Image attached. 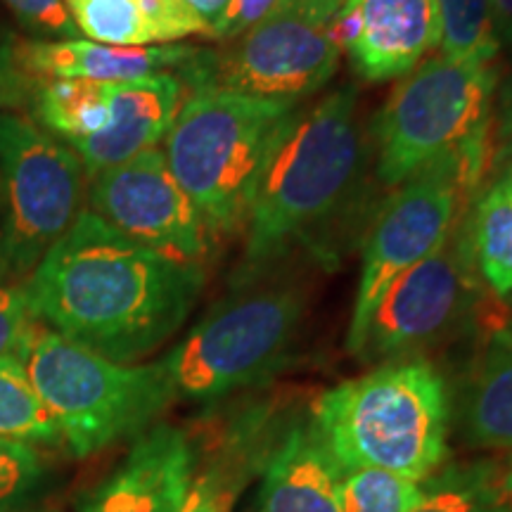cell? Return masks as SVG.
Listing matches in <instances>:
<instances>
[{"mask_svg":"<svg viewBox=\"0 0 512 512\" xmlns=\"http://www.w3.org/2000/svg\"><path fill=\"white\" fill-rule=\"evenodd\" d=\"M15 356L76 458L138 437L174 401L159 361L121 366L36 320Z\"/></svg>","mask_w":512,"mask_h":512,"instance_id":"cell-6","label":"cell"},{"mask_svg":"<svg viewBox=\"0 0 512 512\" xmlns=\"http://www.w3.org/2000/svg\"><path fill=\"white\" fill-rule=\"evenodd\" d=\"M34 88L36 81L15 60V46L0 43V107L27 105Z\"/></svg>","mask_w":512,"mask_h":512,"instance_id":"cell-32","label":"cell"},{"mask_svg":"<svg viewBox=\"0 0 512 512\" xmlns=\"http://www.w3.org/2000/svg\"><path fill=\"white\" fill-rule=\"evenodd\" d=\"M494 31L498 46H512V0H494Z\"/></svg>","mask_w":512,"mask_h":512,"instance_id":"cell-34","label":"cell"},{"mask_svg":"<svg viewBox=\"0 0 512 512\" xmlns=\"http://www.w3.org/2000/svg\"><path fill=\"white\" fill-rule=\"evenodd\" d=\"M420 486L422 496L411 512H491L484 460L441 467Z\"/></svg>","mask_w":512,"mask_h":512,"instance_id":"cell-26","label":"cell"},{"mask_svg":"<svg viewBox=\"0 0 512 512\" xmlns=\"http://www.w3.org/2000/svg\"><path fill=\"white\" fill-rule=\"evenodd\" d=\"M197 448L181 427L152 425L81 505V512H181L195 477Z\"/></svg>","mask_w":512,"mask_h":512,"instance_id":"cell-13","label":"cell"},{"mask_svg":"<svg viewBox=\"0 0 512 512\" xmlns=\"http://www.w3.org/2000/svg\"><path fill=\"white\" fill-rule=\"evenodd\" d=\"M339 55L328 24L292 3L235 38V46L223 53L200 48L176 76L192 91L214 88L247 98L302 102L335 76Z\"/></svg>","mask_w":512,"mask_h":512,"instance_id":"cell-10","label":"cell"},{"mask_svg":"<svg viewBox=\"0 0 512 512\" xmlns=\"http://www.w3.org/2000/svg\"><path fill=\"white\" fill-rule=\"evenodd\" d=\"M302 102L261 100L200 88L166 133V164L211 235L247 223L256 185Z\"/></svg>","mask_w":512,"mask_h":512,"instance_id":"cell-4","label":"cell"},{"mask_svg":"<svg viewBox=\"0 0 512 512\" xmlns=\"http://www.w3.org/2000/svg\"><path fill=\"white\" fill-rule=\"evenodd\" d=\"M88 202V211L126 238L169 259L200 264L209 233L157 147L95 174Z\"/></svg>","mask_w":512,"mask_h":512,"instance_id":"cell-12","label":"cell"},{"mask_svg":"<svg viewBox=\"0 0 512 512\" xmlns=\"http://www.w3.org/2000/svg\"><path fill=\"white\" fill-rule=\"evenodd\" d=\"M34 117L43 131L74 145L110 121V83L88 79H43L36 83Z\"/></svg>","mask_w":512,"mask_h":512,"instance_id":"cell-21","label":"cell"},{"mask_svg":"<svg viewBox=\"0 0 512 512\" xmlns=\"http://www.w3.org/2000/svg\"><path fill=\"white\" fill-rule=\"evenodd\" d=\"M297 3L302 5V8L309 12L313 19H318V22L328 24V19L335 15V12L342 8V5L347 3V0H297Z\"/></svg>","mask_w":512,"mask_h":512,"instance_id":"cell-35","label":"cell"},{"mask_svg":"<svg viewBox=\"0 0 512 512\" xmlns=\"http://www.w3.org/2000/svg\"><path fill=\"white\" fill-rule=\"evenodd\" d=\"M498 100H494V152H491V164L501 171H512V74L505 79L501 88H496Z\"/></svg>","mask_w":512,"mask_h":512,"instance_id":"cell-31","label":"cell"},{"mask_svg":"<svg viewBox=\"0 0 512 512\" xmlns=\"http://www.w3.org/2000/svg\"><path fill=\"white\" fill-rule=\"evenodd\" d=\"M439 55L458 62L491 64L498 55L494 0H434Z\"/></svg>","mask_w":512,"mask_h":512,"instance_id":"cell-23","label":"cell"},{"mask_svg":"<svg viewBox=\"0 0 512 512\" xmlns=\"http://www.w3.org/2000/svg\"><path fill=\"white\" fill-rule=\"evenodd\" d=\"M437 46L434 0H361V36L349 50L361 79H401Z\"/></svg>","mask_w":512,"mask_h":512,"instance_id":"cell-18","label":"cell"},{"mask_svg":"<svg viewBox=\"0 0 512 512\" xmlns=\"http://www.w3.org/2000/svg\"><path fill=\"white\" fill-rule=\"evenodd\" d=\"M200 48L183 43L166 46H105L93 41H22L15 60L36 83L43 79H88L124 83L145 76L183 69Z\"/></svg>","mask_w":512,"mask_h":512,"instance_id":"cell-16","label":"cell"},{"mask_svg":"<svg viewBox=\"0 0 512 512\" xmlns=\"http://www.w3.org/2000/svg\"><path fill=\"white\" fill-rule=\"evenodd\" d=\"M31 323L24 285H15L0 271V358L15 354Z\"/></svg>","mask_w":512,"mask_h":512,"instance_id":"cell-28","label":"cell"},{"mask_svg":"<svg viewBox=\"0 0 512 512\" xmlns=\"http://www.w3.org/2000/svg\"><path fill=\"white\" fill-rule=\"evenodd\" d=\"M482 176L465 159H439L396 185L384 202L363 245L347 347L354 356L363 347L370 318L396 280L444 245L456 228L460 195L475 190Z\"/></svg>","mask_w":512,"mask_h":512,"instance_id":"cell-9","label":"cell"},{"mask_svg":"<svg viewBox=\"0 0 512 512\" xmlns=\"http://www.w3.org/2000/svg\"><path fill=\"white\" fill-rule=\"evenodd\" d=\"M508 325H510V328H512V320H510V323H508Z\"/></svg>","mask_w":512,"mask_h":512,"instance_id":"cell-37","label":"cell"},{"mask_svg":"<svg viewBox=\"0 0 512 512\" xmlns=\"http://www.w3.org/2000/svg\"><path fill=\"white\" fill-rule=\"evenodd\" d=\"M185 3H188L190 8L209 24V27H214V24L219 22V17L223 15V10H226V5L230 3V0H185Z\"/></svg>","mask_w":512,"mask_h":512,"instance_id":"cell-36","label":"cell"},{"mask_svg":"<svg viewBox=\"0 0 512 512\" xmlns=\"http://www.w3.org/2000/svg\"><path fill=\"white\" fill-rule=\"evenodd\" d=\"M498 74L491 64L444 55L413 67L373 119L377 178L401 185L439 159H465L479 176L494 152Z\"/></svg>","mask_w":512,"mask_h":512,"instance_id":"cell-5","label":"cell"},{"mask_svg":"<svg viewBox=\"0 0 512 512\" xmlns=\"http://www.w3.org/2000/svg\"><path fill=\"white\" fill-rule=\"evenodd\" d=\"M491 512H512V456L484 460Z\"/></svg>","mask_w":512,"mask_h":512,"instance_id":"cell-33","label":"cell"},{"mask_svg":"<svg viewBox=\"0 0 512 512\" xmlns=\"http://www.w3.org/2000/svg\"><path fill=\"white\" fill-rule=\"evenodd\" d=\"M46 467L34 446L0 439V512H17L41 494Z\"/></svg>","mask_w":512,"mask_h":512,"instance_id":"cell-27","label":"cell"},{"mask_svg":"<svg viewBox=\"0 0 512 512\" xmlns=\"http://www.w3.org/2000/svg\"><path fill=\"white\" fill-rule=\"evenodd\" d=\"M342 472L309 418H287L261 470L259 512H337Z\"/></svg>","mask_w":512,"mask_h":512,"instance_id":"cell-17","label":"cell"},{"mask_svg":"<svg viewBox=\"0 0 512 512\" xmlns=\"http://www.w3.org/2000/svg\"><path fill=\"white\" fill-rule=\"evenodd\" d=\"M79 34L105 46H159L140 0H64Z\"/></svg>","mask_w":512,"mask_h":512,"instance_id":"cell-24","label":"cell"},{"mask_svg":"<svg viewBox=\"0 0 512 512\" xmlns=\"http://www.w3.org/2000/svg\"><path fill=\"white\" fill-rule=\"evenodd\" d=\"M183 105V81L174 72L110 83V121L102 131L69 145L88 176L152 150L166 138Z\"/></svg>","mask_w":512,"mask_h":512,"instance_id":"cell-15","label":"cell"},{"mask_svg":"<svg viewBox=\"0 0 512 512\" xmlns=\"http://www.w3.org/2000/svg\"><path fill=\"white\" fill-rule=\"evenodd\" d=\"M366 166L358 91L339 88L294 114L256 185L235 287L259 283L347 207Z\"/></svg>","mask_w":512,"mask_h":512,"instance_id":"cell-2","label":"cell"},{"mask_svg":"<svg viewBox=\"0 0 512 512\" xmlns=\"http://www.w3.org/2000/svg\"><path fill=\"white\" fill-rule=\"evenodd\" d=\"M230 294L166 354L174 399L214 403L259 387L290 363L306 297L294 285H245Z\"/></svg>","mask_w":512,"mask_h":512,"instance_id":"cell-7","label":"cell"},{"mask_svg":"<svg viewBox=\"0 0 512 512\" xmlns=\"http://www.w3.org/2000/svg\"><path fill=\"white\" fill-rule=\"evenodd\" d=\"M420 484L382 470L342 472L337 512H411L422 496Z\"/></svg>","mask_w":512,"mask_h":512,"instance_id":"cell-25","label":"cell"},{"mask_svg":"<svg viewBox=\"0 0 512 512\" xmlns=\"http://www.w3.org/2000/svg\"><path fill=\"white\" fill-rule=\"evenodd\" d=\"M292 3H297V0H230L219 22L211 27V38L235 41V38L247 34L249 29L266 22L268 17L290 8Z\"/></svg>","mask_w":512,"mask_h":512,"instance_id":"cell-30","label":"cell"},{"mask_svg":"<svg viewBox=\"0 0 512 512\" xmlns=\"http://www.w3.org/2000/svg\"><path fill=\"white\" fill-rule=\"evenodd\" d=\"M0 171L8 202L0 271L24 278L81 214L83 164L34 121L0 112Z\"/></svg>","mask_w":512,"mask_h":512,"instance_id":"cell-8","label":"cell"},{"mask_svg":"<svg viewBox=\"0 0 512 512\" xmlns=\"http://www.w3.org/2000/svg\"><path fill=\"white\" fill-rule=\"evenodd\" d=\"M202 287L200 264L169 259L81 211L31 271L24 297L36 323L133 366L183 328Z\"/></svg>","mask_w":512,"mask_h":512,"instance_id":"cell-1","label":"cell"},{"mask_svg":"<svg viewBox=\"0 0 512 512\" xmlns=\"http://www.w3.org/2000/svg\"><path fill=\"white\" fill-rule=\"evenodd\" d=\"M311 422L339 472L382 470L420 484L448 458L451 392L430 361L401 358L320 394Z\"/></svg>","mask_w":512,"mask_h":512,"instance_id":"cell-3","label":"cell"},{"mask_svg":"<svg viewBox=\"0 0 512 512\" xmlns=\"http://www.w3.org/2000/svg\"><path fill=\"white\" fill-rule=\"evenodd\" d=\"M0 439L60 446L62 432L15 354L0 358Z\"/></svg>","mask_w":512,"mask_h":512,"instance_id":"cell-22","label":"cell"},{"mask_svg":"<svg viewBox=\"0 0 512 512\" xmlns=\"http://www.w3.org/2000/svg\"><path fill=\"white\" fill-rule=\"evenodd\" d=\"M482 283L465 223L451 230L437 252L389 287L370 318L358 356L366 361L418 358L475 320Z\"/></svg>","mask_w":512,"mask_h":512,"instance_id":"cell-11","label":"cell"},{"mask_svg":"<svg viewBox=\"0 0 512 512\" xmlns=\"http://www.w3.org/2000/svg\"><path fill=\"white\" fill-rule=\"evenodd\" d=\"M451 408L467 446L512 456V328L508 323L489 332L456 399L451 396Z\"/></svg>","mask_w":512,"mask_h":512,"instance_id":"cell-19","label":"cell"},{"mask_svg":"<svg viewBox=\"0 0 512 512\" xmlns=\"http://www.w3.org/2000/svg\"><path fill=\"white\" fill-rule=\"evenodd\" d=\"M31 31L72 41L79 34L64 0H3Z\"/></svg>","mask_w":512,"mask_h":512,"instance_id":"cell-29","label":"cell"},{"mask_svg":"<svg viewBox=\"0 0 512 512\" xmlns=\"http://www.w3.org/2000/svg\"><path fill=\"white\" fill-rule=\"evenodd\" d=\"M287 418L290 413L273 403H252L235 413L211 439L204 458L197 456L181 512H233L252 479L261 477Z\"/></svg>","mask_w":512,"mask_h":512,"instance_id":"cell-14","label":"cell"},{"mask_svg":"<svg viewBox=\"0 0 512 512\" xmlns=\"http://www.w3.org/2000/svg\"><path fill=\"white\" fill-rule=\"evenodd\" d=\"M472 259L496 297L512 294V171L491 181L465 219Z\"/></svg>","mask_w":512,"mask_h":512,"instance_id":"cell-20","label":"cell"}]
</instances>
